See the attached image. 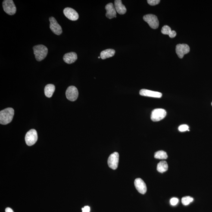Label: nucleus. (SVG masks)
<instances>
[{
  "mask_svg": "<svg viewBox=\"0 0 212 212\" xmlns=\"http://www.w3.org/2000/svg\"><path fill=\"white\" fill-rule=\"evenodd\" d=\"M161 32L164 35H170L171 33L172 30L168 26L165 25L162 28Z\"/></svg>",
  "mask_w": 212,
  "mask_h": 212,
  "instance_id": "obj_22",
  "label": "nucleus"
},
{
  "mask_svg": "<svg viewBox=\"0 0 212 212\" xmlns=\"http://www.w3.org/2000/svg\"><path fill=\"white\" fill-rule=\"evenodd\" d=\"M211 105L212 106V102L211 103Z\"/></svg>",
  "mask_w": 212,
  "mask_h": 212,
  "instance_id": "obj_30",
  "label": "nucleus"
},
{
  "mask_svg": "<svg viewBox=\"0 0 212 212\" xmlns=\"http://www.w3.org/2000/svg\"><path fill=\"white\" fill-rule=\"evenodd\" d=\"M135 188L140 193L145 194L147 192V188L146 185L141 179L138 178L135 179Z\"/></svg>",
  "mask_w": 212,
  "mask_h": 212,
  "instance_id": "obj_12",
  "label": "nucleus"
},
{
  "mask_svg": "<svg viewBox=\"0 0 212 212\" xmlns=\"http://www.w3.org/2000/svg\"><path fill=\"white\" fill-rule=\"evenodd\" d=\"M143 19L152 29H156L158 28L159 22L157 16L153 14H147L144 16Z\"/></svg>",
  "mask_w": 212,
  "mask_h": 212,
  "instance_id": "obj_6",
  "label": "nucleus"
},
{
  "mask_svg": "<svg viewBox=\"0 0 212 212\" xmlns=\"http://www.w3.org/2000/svg\"><path fill=\"white\" fill-rule=\"evenodd\" d=\"M193 200V198L192 197L189 196L185 197L182 198V202L183 205H188L192 202Z\"/></svg>",
  "mask_w": 212,
  "mask_h": 212,
  "instance_id": "obj_21",
  "label": "nucleus"
},
{
  "mask_svg": "<svg viewBox=\"0 0 212 212\" xmlns=\"http://www.w3.org/2000/svg\"><path fill=\"white\" fill-rule=\"evenodd\" d=\"M166 114H167V112L163 109H155L152 112L151 120L154 122L160 121L164 118Z\"/></svg>",
  "mask_w": 212,
  "mask_h": 212,
  "instance_id": "obj_5",
  "label": "nucleus"
},
{
  "mask_svg": "<svg viewBox=\"0 0 212 212\" xmlns=\"http://www.w3.org/2000/svg\"><path fill=\"white\" fill-rule=\"evenodd\" d=\"M168 166L166 161H162L160 162L157 165V170L161 173H164L168 170Z\"/></svg>",
  "mask_w": 212,
  "mask_h": 212,
  "instance_id": "obj_19",
  "label": "nucleus"
},
{
  "mask_svg": "<svg viewBox=\"0 0 212 212\" xmlns=\"http://www.w3.org/2000/svg\"><path fill=\"white\" fill-rule=\"evenodd\" d=\"M50 22V29L51 31L55 34L61 35L62 33V29L61 26L57 23V20L54 17H51L49 18Z\"/></svg>",
  "mask_w": 212,
  "mask_h": 212,
  "instance_id": "obj_9",
  "label": "nucleus"
},
{
  "mask_svg": "<svg viewBox=\"0 0 212 212\" xmlns=\"http://www.w3.org/2000/svg\"><path fill=\"white\" fill-rule=\"evenodd\" d=\"M105 9L107 10L106 16L109 19L116 17V11L114 4L110 3L105 6Z\"/></svg>",
  "mask_w": 212,
  "mask_h": 212,
  "instance_id": "obj_14",
  "label": "nucleus"
},
{
  "mask_svg": "<svg viewBox=\"0 0 212 212\" xmlns=\"http://www.w3.org/2000/svg\"><path fill=\"white\" fill-rule=\"evenodd\" d=\"M2 7L4 11L9 15L15 14L17 9L12 0H5L2 2Z\"/></svg>",
  "mask_w": 212,
  "mask_h": 212,
  "instance_id": "obj_3",
  "label": "nucleus"
},
{
  "mask_svg": "<svg viewBox=\"0 0 212 212\" xmlns=\"http://www.w3.org/2000/svg\"><path fill=\"white\" fill-rule=\"evenodd\" d=\"M6 212H14L13 210H12L11 208H10V207H7V208L5 210Z\"/></svg>",
  "mask_w": 212,
  "mask_h": 212,
  "instance_id": "obj_28",
  "label": "nucleus"
},
{
  "mask_svg": "<svg viewBox=\"0 0 212 212\" xmlns=\"http://www.w3.org/2000/svg\"><path fill=\"white\" fill-rule=\"evenodd\" d=\"M167 153L163 151H157L154 154V157L156 159L164 160L167 159Z\"/></svg>",
  "mask_w": 212,
  "mask_h": 212,
  "instance_id": "obj_20",
  "label": "nucleus"
},
{
  "mask_svg": "<svg viewBox=\"0 0 212 212\" xmlns=\"http://www.w3.org/2000/svg\"><path fill=\"white\" fill-rule=\"evenodd\" d=\"M63 13L68 19L73 21L77 20L79 18V15L77 12L73 8H66L63 10Z\"/></svg>",
  "mask_w": 212,
  "mask_h": 212,
  "instance_id": "obj_11",
  "label": "nucleus"
},
{
  "mask_svg": "<svg viewBox=\"0 0 212 212\" xmlns=\"http://www.w3.org/2000/svg\"><path fill=\"white\" fill-rule=\"evenodd\" d=\"M82 212H90V207L88 206H85L82 209Z\"/></svg>",
  "mask_w": 212,
  "mask_h": 212,
  "instance_id": "obj_26",
  "label": "nucleus"
},
{
  "mask_svg": "<svg viewBox=\"0 0 212 212\" xmlns=\"http://www.w3.org/2000/svg\"><path fill=\"white\" fill-rule=\"evenodd\" d=\"M55 91V86L53 84H48L46 85L45 88V94L46 96L48 98L52 97L53 94Z\"/></svg>",
  "mask_w": 212,
  "mask_h": 212,
  "instance_id": "obj_18",
  "label": "nucleus"
},
{
  "mask_svg": "<svg viewBox=\"0 0 212 212\" xmlns=\"http://www.w3.org/2000/svg\"><path fill=\"white\" fill-rule=\"evenodd\" d=\"M179 202V199L176 198H173L170 200V203L171 205L174 206L176 205Z\"/></svg>",
  "mask_w": 212,
  "mask_h": 212,
  "instance_id": "obj_25",
  "label": "nucleus"
},
{
  "mask_svg": "<svg viewBox=\"0 0 212 212\" xmlns=\"http://www.w3.org/2000/svg\"><path fill=\"white\" fill-rule=\"evenodd\" d=\"M176 32L174 30L172 31L171 33H170V35H169V37L171 38H174L176 37Z\"/></svg>",
  "mask_w": 212,
  "mask_h": 212,
  "instance_id": "obj_27",
  "label": "nucleus"
},
{
  "mask_svg": "<svg viewBox=\"0 0 212 212\" xmlns=\"http://www.w3.org/2000/svg\"><path fill=\"white\" fill-rule=\"evenodd\" d=\"M189 47L187 44H179L176 45V51L179 58L182 59L184 55L189 53Z\"/></svg>",
  "mask_w": 212,
  "mask_h": 212,
  "instance_id": "obj_10",
  "label": "nucleus"
},
{
  "mask_svg": "<svg viewBox=\"0 0 212 212\" xmlns=\"http://www.w3.org/2000/svg\"><path fill=\"white\" fill-rule=\"evenodd\" d=\"M114 7L116 12L119 14H126V7L122 4V1L121 0H116L114 1Z\"/></svg>",
  "mask_w": 212,
  "mask_h": 212,
  "instance_id": "obj_16",
  "label": "nucleus"
},
{
  "mask_svg": "<svg viewBox=\"0 0 212 212\" xmlns=\"http://www.w3.org/2000/svg\"><path fill=\"white\" fill-rule=\"evenodd\" d=\"M119 154L117 152H114L110 154L108 160V164L110 168L115 170L118 165Z\"/></svg>",
  "mask_w": 212,
  "mask_h": 212,
  "instance_id": "obj_8",
  "label": "nucleus"
},
{
  "mask_svg": "<svg viewBox=\"0 0 212 212\" xmlns=\"http://www.w3.org/2000/svg\"><path fill=\"white\" fill-rule=\"evenodd\" d=\"M115 54V50L112 49H108L101 51L100 53V57L102 60L110 58L113 57Z\"/></svg>",
  "mask_w": 212,
  "mask_h": 212,
  "instance_id": "obj_17",
  "label": "nucleus"
},
{
  "mask_svg": "<svg viewBox=\"0 0 212 212\" xmlns=\"http://www.w3.org/2000/svg\"><path fill=\"white\" fill-rule=\"evenodd\" d=\"M14 115V109L8 108L4 109L0 112V123L6 125L8 124L12 121Z\"/></svg>",
  "mask_w": 212,
  "mask_h": 212,
  "instance_id": "obj_1",
  "label": "nucleus"
},
{
  "mask_svg": "<svg viewBox=\"0 0 212 212\" xmlns=\"http://www.w3.org/2000/svg\"><path fill=\"white\" fill-rule=\"evenodd\" d=\"M38 139L37 132L34 129H31L27 132L25 137L26 144L31 146L37 142Z\"/></svg>",
  "mask_w": 212,
  "mask_h": 212,
  "instance_id": "obj_4",
  "label": "nucleus"
},
{
  "mask_svg": "<svg viewBox=\"0 0 212 212\" xmlns=\"http://www.w3.org/2000/svg\"><path fill=\"white\" fill-rule=\"evenodd\" d=\"M140 95L142 96L152 97L155 98H161L162 94L161 92L143 89L139 91Z\"/></svg>",
  "mask_w": 212,
  "mask_h": 212,
  "instance_id": "obj_13",
  "label": "nucleus"
},
{
  "mask_svg": "<svg viewBox=\"0 0 212 212\" xmlns=\"http://www.w3.org/2000/svg\"><path fill=\"white\" fill-rule=\"evenodd\" d=\"M63 59L65 62L70 64L74 63L77 60V56L76 53L71 52L64 54Z\"/></svg>",
  "mask_w": 212,
  "mask_h": 212,
  "instance_id": "obj_15",
  "label": "nucleus"
},
{
  "mask_svg": "<svg viewBox=\"0 0 212 212\" xmlns=\"http://www.w3.org/2000/svg\"><path fill=\"white\" fill-rule=\"evenodd\" d=\"M100 58H101V57H98V58H99V59H100Z\"/></svg>",
  "mask_w": 212,
  "mask_h": 212,
  "instance_id": "obj_29",
  "label": "nucleus"
},
{
  "mask_svg": "<svg viewBox=\"0 0 212 212\" xmlns=\"http://www.w3.org/2000/svg\"><path fill=\"white\" fill-rule=\"evenodd\" d=\"M34 54L35 59L38 61H41L46 57L48 53V49L45 46L40 45L33 47Z\"/></svg>",
  "mask_w": 212,
  "mask_h": 212,
  "instance_id": "obj_2",
  "label": "nucleus"
},
{
  "mask_svg": "<svg viewBox=\"0 0 212 212\" xmlns=\"http://www.w3.org/2000/svg\"><path fill=\"white\" fill-rule=\"evenodd\" d=\"M148 3L151 6H155L158 4L160 2V0H148L147 1Z\"/></svg>",
  "mask_w": 212,
  "mask_h": 212,
  "instance_id": "obj_23",
  "label": "nucleus"
},
{
  "mask_svg": "<svg viewBox=\"0 0 212 212\" xmlns=\"http://www.w3.org/2000/svg\"><path fill=\"white\" fill-rule=\"evenodd\" d=\"M179 131L180 132H184L188 130V126L187 125H182L179 126Z\"/></svg>",
  "mask_w": 212,
  "mask_h": 212,
  "instance_id": "obj_24",
  "label": "nucleus"
},
{
  "mask_svg": "<svg viewBox=\"0 0 212 212\" xmlns=\"http://www.w3.org/2000/svg\"><path fill=\"white\" fill-rule=\"evenodd\" d=\"M79 92L77 88L73 86H69L66 92V97L68 99L74 101L77 99Z\"/></svg>",
  "mask_w": 212,
  "mask_h": 212,
  "instance_id": "obj_7",
  "label": "nucleus"
}]
</instances>
